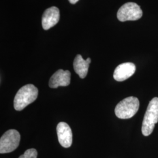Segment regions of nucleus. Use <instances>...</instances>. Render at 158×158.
Instances as JSON below:
<instances>
[{"label": "nucleus", "instance_id": "f257e3e1", "mask_svg": "<svg viewBox=\"0 0 158 158\" xmlns=\"http://www.w3.org/2000/svg\"><path fill=\"white\" fill-rule=\"evenodd\" d=\"M38 96V90L34 85H25L17 92L14 100L15 110L21 111L35 102Z\"/></svg>", "mask_w": 158, "mask_h": 158}, {"label": "nucleus", "instance_id": "f03ea898", "mask_svg": "<svg viewBox=\"0 0 158 158\" xmlns=\"http://www.w3.org/2000/svg\"><path fill=\"white\" fill-rule=\"evenodd\" d=\"M158 122V98L155 97L149 102L147 107L142 126V134L146 136L150 135Z\"/></svg>", "mask_w": 158, "mask_h": 158}, {"label": "nucleus", "instance_id": "7ed1b4c3", "mask_svg": "<svg viewBox=\"0 0 158 158\" xmlns=\"http://www.w3.org/2000/svg\"><path fill=\"white\" fill-rule=\"evenodd\" d=\"M139 108V100L136 97L131 96L119 102L115 108V113L119 118H131L138 112Z\"/></svg>", "mask_w": 158, "mask_h": 158}, {"label": "nucleus", "instance_id": "20e7f679", "mask_svg": "<svg viewBox=\"0 0 158 158\" xmlns=\"http://www.w3.org/2000/svg\"><path fill=\"white\" fill-rule=\"evenodd\" d=\"M21 136L15 130H10L3 134L0 139V153H7L15 150L19 146Z\"/></svg>", "mask_w": 158, "mask_h": 158}, {"label": "nucleus", "instance_id": "39448f33", "mask_svg": "<svg viewBox=\"0 0 158 158\" xmlns=\"http://www.w3.org/2000/svg\"><path fill=\"white\" fill-rule=\"evenodd\" d=\"M143 12L141 7L134 2H127L119 9L117 18L121 22L139 19Z\"/></svg>", "mask_w": 158, "mask_h": 158}, {"label": "nucleus", "instance_id": "423d86ee", "mask_svg": "<svg viewBox=\"0 0 158 158\" xmlns=\"http://www.w3.org/2000/svg\"><path fill=\"white\" fill-rule=\"evenodd\" d=\"M58 141L64 148H69L73 142V134L70 126L64 122L59 123L57 125Z\"/></svg>", "mask_w": 158, "mask_h": 158}, {"label": "nucleus", "instance_id": "0eeeda50", "mask_svg": "<svg viewBox=\"0 0 158 158\" xmlns=\"http://www.w3.org/2000/svg\"><path fill=\"white\" fill-rule=\"evenodd\" d=\"M136 70L135 65L131 62L122 63L118 65L114 70V79L117 81H123L130 78Z\"/></svg>", "mask_w": 158, "mask_h": 158}, {"label": "nucleus", "instance_id": "6e6552de", "mask_svg": "<svg viewBox=\"0 0 158 158\" xmlns=\"http://www.w3.org/2000/svg\"><path fill=\"white\" fill-rule=\"evenodd\" d=\"M71 73L69 70L59 69L53 74L49 80V85L52 89L60 86H68L70 83Z\"/></svg>", "mask_w": 158, "mask_h": 158}, {"label": "nucleus", "instance_id": "1a4fd4ad", "mask_svg": "<svg viewBox=\"0 0 158 158\" xmlns=\"http://www.w3.org/2000/svg\"><path fill=\"white\" fill-rule=\"evenodd\" d=\"M60 18L59 10L56 6L48 8L42 18V25L45 30H48L56 25Z\"/></svg>", "mask_w": 158, "mask_h": 158}, {"label": "nucleus", "instance_id": "9d476101", "mask_svg": "<svg viewBox=\"0 0 158 158\" xmlns=\"http://www.w3.org/2000/svg\"><path fill=\"white\" fill-rule=\"evenodd\" d=\"M90 63L84 60L80 55H77L74 60L73 68L74 71L81 79H84L88 73Z\"/></svg>", "mask_w": 158, "mask_h": 158}, {"label": "nucleus", "instance_id": "9b49d317", "mask_svg": "<svg viewBox=\"0 0 158 158\" xmlns=\"http://www.w3.org/2000/svg\"><path fill=\"white\" fill-rule=\"evenodd\" d=\"M38 156L37 151L35 149H29L21 155L19 158H36Z\"/></svg>", "mask_w": 158, "mask_h": 158}, {"label": "nucleus", "instance_id": "f8f14e48", "mask_svg": "<svg viewBox=\"0 0 158 158\" xmlns=\"http://www.w3.org/2000/svg\"><path fill=\"white\" fill-rule=\"evenodd\" d=\"M79 0H69V2L71 3L72 4H75L76 2H77Z\"/></svg>", "mask_w": 158, "mask_h": 158}, {"label": "nucleus", "instance_id": "ddd939ff", "mask_svg": "<svg viewBox=\"0 0 158 158\" xmlns=\"http://www.w3.org/2000/svg\"><path fill=\"white\" fill-rule=\"evenodd\" d=\"M86 60H87L88 62L89 63H90L91 62V59L90 57H88V58L86 59Z\"/></svg>", "mask_w": 158, "mask_h": 158}]
</instances>
